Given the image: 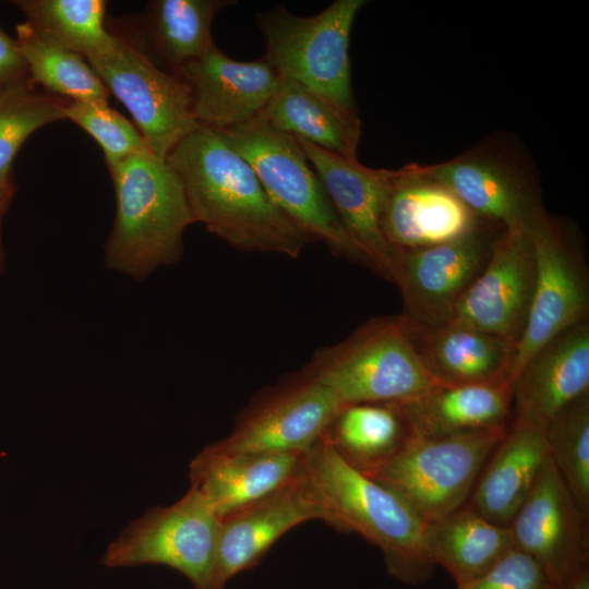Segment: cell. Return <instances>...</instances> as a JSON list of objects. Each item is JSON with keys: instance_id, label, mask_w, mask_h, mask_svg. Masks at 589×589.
Masks as SVG:
<instances>
[{"instance_id": "6da1fadb", "label": "cell", "mask_w": 589, "mask_h": 589, "mask_svg": "<svg viewBox=\"0 0 589 589\" xmlns=\"http://www.w3.org/2000/svg\"><path fill=\"white\" fill-rule=\"evenodd\" d=\"M195 223L247 252L296 259L312 239L271 200L250 164L220 130L201 124L166 158Z\"/></svg>"}, {"instance_id": "7a4b0ae2", "label": "cell", "mask_w": 589, "mask_h": 589, "mask_svg": "<svg viewBox=\"0 0 589 589\" xmlns=\"http://www.w3.org/2000/svg\"><path fill=\"white\" fill-rule=\"evenodd\" d=\"M304 469L323 501L325 521L381 549L389 574L418 585L433 572L424 548L426 521L399 494L345 461L322 438Z\"/></svg>"}, {"instance_id": "3957f363", "label": "cell", "mask_w": 589, "mask_h": 589, "mask_svg": "<svg viewBox=\"0 0 589 589\" xmlns=\"http://www.w3.org/2000/svg\"><path fill=\"white\" fill-rule=\"evenodd\" d=\"M108 169L117 204L105 264L143 280L180 260L184 230L195 221L180 178L149 148Z\"/></svg>"}, {"instance_id": "277c9868", "label": "cell", "mask_w": 589, "mask_h": 589, "mask_svg": "<svg viewBox=\"0 0 589 589\" xmlns=\"http://www.w3.org/2000/svg\"><path fill=\"white\" fill-rule=\"evenodd\" d=\"M302 372L344 405L402 404L442 384L423 365L400 315L365 322L316 351Z\"/></svg>"}, {"instance_id": "5b68a950", "label": "cell", "mask_w": 589, "mask_h": 589, "mask_svg": "<svg viewBox=\"0 0 589 589\" xmlns=\"http://www.w3.org/2000/svg\"><path fill=\"white\" fill-rule=\"evenodd\" d=\"M220 131L253 168L274 204L312 241L322 242L336 256L368 266L293 136L259 116Z\"/></svg>"}, {"instance_id": "8992f818", "label": "cell", "mask_w": 589, "mask_h": 589, "mask_svg": "<svg viewBox=\"0 0 589 589\" xmlns=\"http://www.w3.org/2000/svg\"><path fill=\"white\" fill-rule=\"evenodd\" d=\"M364 0H336L312 16L285 5L257 13L264 59L291 79L349 110H357L351 87L350 33Z\"/></svg>"}, {"instance_id": "52a82bcc", "label": "cell", "mask_w": 589, "mask_h": 589, "mask_svg": "<svg viewBox=\"0 0 589 589\" xmlns=\"http://www.w3.org/2000/svg\"><path fill=\"white\" fill-rule=\"evenodd\" d=\"M507 429L410 434L394 456L364 474L399 494L426 522L436 520L465 505Z\"/></svg>"}, {"instance_id": "ba28073f", "label": "cell", "mask_w": 589, "mask_h": 589, "mask_svg": "<svg viewBox=\"0 0 589 589\" xmlns=\"http://www.w3.org/2000/svg\"><path fill=\"white\" fill-rule=\"evenodd\" d=\"M220 519L193 488L170 506H156L111 542L108 567L161 564L182 573L195 589H213Z\"/></svg>"}, {"instance_id": "9c48e42d", "label": "cell", "mask_w": 589, "mask_h": 589, "mask_svg": "<svg viewBox=\"0 0 589 589\" xmlns=\"http://www.w3.org/2000/svg\"><path fill=\"white\" fill-rule=\"evenodd\" d=\"M87 62L127 107L146 146L161 159L201 125L185 83L157 68L125 39L119 37L112 52Z\"/></svg>"}, {"instance_id": "30bf717a", "label": "cell", "mask_w": 589, "mask_h": 589, "mask_svg": "<svg viewBox=\"0 0 589 589\" xmlns=\"http://www.w3.org/2000/svg\"><path fill=\"white\" fill-rule=\"evenodd\" d=\"M345 405L303 372L262 392L231 433L214 443L231 452L309 453Z\"/></svg>"}, {"instance_id": "8fae6325", "label": "cell", "mask_w": 589, "mask_h": 589, "mask_svg": "<svg viewBox=\"0 0 589 589\" xmlns=\"http://www.w3.org/2000/svg\"><path fill=\"white\" fill-rule=\"evenodd\" d=\"M531 233L536 281L527 320L515 344L509 385L524 364L565 329L588 321L589 286L585 261L550 218Z\"/></svg>"}, {"instance_id": "7c38bea8", "label": "cell", "mask_w": 589, "mask_h": 589, "mask_svg": "<svg viewBox=\"0 0 589 589\" xmlns=\"http://www.w3.org/2000/svg\"><path fill=\"white\" fill-rule=\"evenodd\" d=\"M485 224L471 233L433 247L402 251L395 280L404 301L400 316L422 327L450 322L454 309L485 266L500 236Z\"/></svg>"}, {"instance_id": "4fadbf2b", "label": "cell", "mask_w": 589, "mask_h": 589, "mask_svg": "<svg viewBox=\"0 0 589 589\" xmlns=\"http://www.w3.org/2000/svg\"><path fill=\"white\" fill-rule=\"evenodd\" d=\"M587 520L548 455L508 528L514 548L533 557L565 589L587 567Z\"/></svg>"}, {"instance_id": "5bb4252c", "label": "cell", "mask_w": 589, "mask_h": 589, "mask_svg": "<svg viewBox=\"0 0 589 589\" xmlns=\"http://www.w3.org/2000/svg\"><path fill=\"white\" fill-rule=\"evenodd\" d=\"M534 281L531 233L522 228L503 229L485 266L458 300L450 322L516 344L527 320Z\"/></svg>"}, {"instance_id": "9a60e30c", "label": "cell", "mask_w": 589, "mask_h": 589, "mask_svg": "<svg viewBox=\"0 0 589 589\" xmlns=\"http://www.w3.org/2000/svg\"><path fill=\"white\" fill-rule=\"evenodd\" d=\"M321 182L344 228L368 266L394 283L400 252L386 239L382 218L392 171L363 166L294 137Z\"/></svg>"}, {"instance_id": "2e32d148", "label": "cell", "mask_w": 589, "mask_h": 589, "mask_svg": "<svg viewBox=\"0 0 589 589\" xmlns=\"http://www.w3.org/2000/svg\"><path fill=\"white\" fill-rule=\"evenodd\" d=\"M325 521L320 493L302 472L273 493L220 519L213 589H224L250 568L291 528L309 520Z\"/></svg>"}, {"instance_id": "e0dca14e", "label": "cell", "mask_w": 589, "mask_h": 589, "mask_svg": "<svg viewBox=\"0 0 589 589\" xmlns=\"http://www.w3.org/2000/svg\"><path fill=\"white\" fill-rule=\"evenodd\" d=\"M424 168L485 223L532 232L549 218L531 180L506 155L478 149Z\"/></svg>"}, {"instance_id": "ac0fdd59", "label": "cell", "mask_w": 589, "mask_h": 589, "mask_svg": "<svg viewBox=\"0 0 589 589\" xmlns=\"http://www.w3.org/2000/svg\"><path fill=\"white\" fill-rule=\"evenodd\" d=\"M485 224L424 166L412 164L392 171L382 227L397 251L449 242Z\"/></svg>"}, {"instance_id": "d6986e66", "label": "cell", "mask_w": 589, "mask_h": 589, "mask_svg": "<svg viewBox=\"0 0 589 589\" xmlns=\"http://www.w3.org/2000/svg\"><path fill=\"white\" fill-rule=\"evenodd\" d=\"M188 86L200 124L229 129L256 118L281 75L264 59L238 61L213 45L176 73Z\"/></svg>"}, {"instance_id": "ffe728a7", "label": "cell", "mask_w": 589, "mask_h": 589, "mask_svg": "<svg viewBox=\"0 0 589 589\" xmlns=\"http://www.w3.org/2000/svg\"><path fill=\"white\" fill-rule=\"evenodd\" d=\"M589 393V322L556 335L510 383L515 419L545 429L565 406Z\"/></svg>"}, {"instance_id": "44dd1931", "label": "cell", "mask_w": 589, "mask_h": 589, "mask_svg": "<svg viewBox=\"0 0 589 589\" xmlns=\"http://www.w3.org/2000/svg\"><path fill=\"white\" fill-rule=\"evenodd\" d=\"M305 455L231 452L211 444L190 465L191 488L221 519L299 476Z\"/></svg>"}, {"instance_id": "7402d4cb", "label": "cell", "mask_w": 589, "mask_h": 589, "mask_svg": "<svg viewBox=\"0 0 589 589\" xmlns=\"http://www.w3.org/2000/svg\"><path fill=\"white\" fill-rule=\"evenodd\" d=\"M404 323L417 354L440 383L509 384L514 342L456 322L432 328Z\"/></svg>"}, {"instance_id": "603a6c76", "label": "cell", "mask_w": 589, "mask_h": 589, "mask_svg": "<svg viewBox=\"0 0 589 589\" xmlns=\"http://www.w3.org/2000/svg\"><path fill=\"white\" fill-rule=\"evenodd\" d=\"M546 458L544 429L514 420L481 470L469 505L489 521L508 527Z\"/></svg>"}, {"instance_id": "cb8c5ba5", "label": "cell", "mask_w": 589, "mask_h": 589, "mask_svg": "<svg viewBox=\"0 0 589 589\" xmlns=\"http://www.w3.org/2000/svg\"><path fill=\"white\" fill-rule=\"evenodd\" d=\"M395 405L410 433L420 436H447L507 428L512 411L508 383L447 385Z\"/></svg>"}, {"instance_id": "d4e9b609", "label": "cell", "mask_w": 589, "mask_h": 589, "mask_svg": "<svg viewBox=\"0 0 589 589\" xmlns=\"http://www.w3.org/2000/svg\"><path fill=\"white\" fill-rule=\"evenodd\" d=\"M259 117L283 133L347 159H358L361 122L357 110L338 106L291 79L281 76Z\"/></svg>"}, {"instance_id": "484cf974", "label": "cell", "mask_w": 589, "mask_h": 589, "mask_svg": "<svg viewBox=\"0 0 589 589\" xmlns=\"http://www.w3.org/2000/svg\"><path fill=\"white\" fill-rule=\"evenodd\" d=\"M423 540L432 564L444 567L457 587L482 577L514 549L509 528L489 521L469 504L428 521Z\"/></svg>"}, {"instance_id": "4316f807", "label": "cell", "mask_w": 589, "mask_h": 589, "mask_svg": "<svg viewBox=\"0 0 589 589\" xmlns=\"http://www.w3.org/2000/svg\"><path fill=\"white\" fill-rule=\"evenodd\" d=\"M410 434L395 405L363 402L345 405L322 440L353 468L369 473L394 456Z\"/></svg>"}, {"instance_id": "83f0119b", "label": "cell", "mask_w": 589, "mask_h": 589, "mask_svg": "<svg viewBox=\"0 0 589 589\" xmlns=\"http://www.w3.org/2000/svg\"><path fill=\"white\" fill-rule=\"evenodd\" d=\"M236 1L155 0L146 9L145 28L154 52L173 74L185 63L201 58L215 45L211 25L216 13Z\"/></svg>"}, {"instance_id": "f1b7e54d", "label": "cell", "mask_w": 589, "mask_h": 589, "mask_svg": "<svg viewBox=\"0 0 589 589\" xmlns=\"http://www.w3.org/2000/svg\"><path fill=\"white\" fill-rule=\"evenodd\" d=\"M15 43L33 83L72 101L108 104L109 91L81 55L50 40L27 21L16 26Z\"/></svg>"}, {"instance_id": "f546056e", "label": "cell", "mask_w": 589, "mask_h": 589, "mask_svg": "<svg viewBox=\"0 0 589 589\" xmlns=\"http://www.w3.org/2000/svg\"><path fill=\"white\" fill-rule=\"evenodd\" d=\"M13 3L36 29L86 61L113 51L119 36L104 25V0H17Z\"/></svg>"}, {"instance_id": "4dcf8cb0", "label": "cell", "mask_w": 589, "mask_h": 589, "mask_svg": "<svg viewBox=\"0 0 589 589\" xmlns=\"http://www.w3.org/2000/svg\"><path fill=\"white\" fill-rule=\"evenodd\" d=\"M548 455L581 512L589 515V393L560 410L544 429Z\"/></svg>"}, {"instance_id": "1f68e13d", "label": "cell", "mask_w": 589, "mask_h": 589, "mask_svg": "<svg viewBox=\"0 0 589 589\" xmlns=\"http://www.w3.org/2000/svg\"><path fill=\"white\" fill-rule=\"evenodd\" d=\"M64 105L56 95L36 92L32 80L0 87V182L12 176V163L32 133L65 119Z\"/></svg>"}, {"instance_id": "d6a6232c", "label": "cell", "mask_w": 589, "mask_h": 589, "mask_svg": "<svg viewBox=\"0 0 589 589\" xmlns=\"http://www.w3.org/2000/svg\"><path fill=\"white\" fill-rule=\"evenodd\" d=\"M65 119L85 130L99 144L108 168L148 148L134 125L108 104L65 101Z\"/></svg>"}, {"instance_id": "836d02e7", "label": "cell", "mask_w": 589, "mask_h": 589, "mask_svg": "<svg viewBox=\"0 0 589 589\" xmlns=\"http://www.w3.org/2000/svg\"><path fill=\"white\" fill-rule=\"evenodd\" d=\"M458 589H563L529 554L514 548L486 574Z\"/></svg>"}, {"instance_id": "e575fe53", "label": "cell", "mask_w": 589, "mask_h": 589, "mask_svg": "<svg viewBox=\"0 0 589 589\" xmlns=\"http://www.w3.org/2000/svg\"><path fill=\"white\" fill-rule=\"evenodd\" d=\"M31 81L27 65L12 39L0 27V87Z\"/></svg>"}, {"instance_id": "d590c367", "label": "cell", "mask_w": 589, "mask_h": 589, "mask_svg": "<svg viewBox=\"0 0 589 589\" xmlns=\"http://www.w3.org/2000/svg\"><path fill=\"white\" fill-rule=\"evenodd\" d=\"M16 190L17 187L13 176H10L4 181L0 182V273L3 272L5 266V255L2 242V221L11 206Z\"/></svg>"}, {"instance_id": "8d00e7d4", "label": "cell", "mask_w": 589, "mask_h": 589, "mask_svg": "<svg viewBox=\"0 0 589 589\" xmlns=\"http://www.w3.org/2000/svg\"><path fill=\"white\" fill-rule=\"evenodd\" d=\"M565 589H589V572L588 567L584 568L566 587Z\"/></svg>"}]
</instances>
